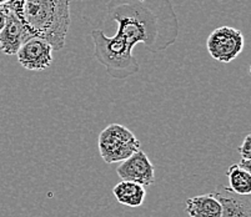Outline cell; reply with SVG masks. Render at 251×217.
<instances>
[{"mask_svg":"<svg viewBox=\"0 0 251 217\" xmlns=\"http://www.w3.org/2000/svg\"><path fill=\"white\" fill-rule=\"evenodd\" d=\"M116 173L122 181L135 182L144 187L155 182V168L143 150L120 162L116 168Z\"/></svg>","mask_w":251,"mask_h":217,"instance_id":"obj_5","label":"cell"},{"mask_svg":"<svg viewBox=\"0 0 251 217\" xmlns=\"http://www.w3.org/2000/svg\"><path fill=\"white\" fill-rule=\"evenodd\" d=\"M229 179V189L240 196H249L251 193V173L246 172L237 164L230 166L226 171Z\"/></svg>","mask_w":251,"mask_h":217,"instance_id":"obj_11","label":"cell"},{"mask_svg":"<svg viewBox=\"0 0 251 217\" xmlns=\"http://www.w3.org/2000/svg\"><path fill=\"white\" fill-rule=\"evenodd\" d=\"M237 152L240 154L241 159L251 160V135L248 134L244 138L241 145L237 147Z\"/></svg>","mask_w":251,"mask_h":217,"instance_id":"obj_12","label":"cell"},{"mask_svg":"<svg viewBox=\"0 0 251 217\" xmlns=\"http://www.w3.org/2000/svg\"><path fill=\"white\" fill-rule=\"evenodd\" d=\"M13 0H0V6H5L8 4H10Z\"/></svg>","mask_w":251,"mask_h":217,"instance_id":"obj_15","label":"cell"},{"mask_svg":"<svg viewBox=\"0 0 251 217\" xmlns=\"http://www.w3.org/2000/svg\"><path fill=\"white\" fill-rule=\"evenodd\" d=\"M113 193L119 203L129 207H140L147 197L145 187L130 181H120L116 184Z\"/></svg>","mask_w":251,"mask_h":217,"instance_id":"obj_10","label":"cell"},{"mask_svg":"<svg viewBox=\"0 0 251 217\" xmlns=\"http://www.w3.org/2000/svg\"><path fill=\"white\" fill-rule=\"evenodd\" d=\"M245 45L244 34L237 29L224 25L211 31L206 40L210 56L223 64H229L240 55Z\"/></svg>","mask_w":251,"mask_h":217,"instance_id":"obj_4","label":"cell"},{"mask_svg":"<svg viewBox=\"0 0 251 217\" xmlns=\"http://www.w3.org/2000/svg\"><path fill=\"white\" fill-rule=\"evenodd\" d=\"M29 39L30 36L28 31L25 30L19 19L9 10L5 26L0 31V51H3L5 55H17L20 48Z\"/></svg>","mask_w":251,"mask_h":217,"instance_id":"obj_7","label":"cell"},{"mask_svg":"<svg viewBox=\"0 0 251 217\" xmlns=\"http://www.w3.org/2000/svg\"><path fill=\"white\" fill-rule=\"evenodd\" d=\"M8 8L6 6H0V31L3 30L4 26L6 24V19H8Z\"/></svg>","mask_w":251,"mask_h":217,"instance_id":"obj_13","label":"cell"},{"mask_svg":"<svg viewBox=\"0 0 251 217\" xmlns=\"http://www.w3.org/2000/svg\"><path fill=\"white\" fill-rule=\"evenodd\" d=\"M111 20L118 23L115 35L91 31L94 56L113 79L124 80L140 70L133 49L144 44L160 52L176 42L180 25L170 0H110L106 5Z\"/></svg>","mask_w":251,"mask_h":217,"instance_id":"obj_1","label":"cell"},{"mask_svg":"<svg viewBox=\"0 0 251 217\" xmlns=\"http://www.w3.org/2000/svg\"><path fill=\"white\" fill-rule=\"evenodd\" d=\"M100 156L106 164L123 162L141 150L134 132L120 124H111L99 135Z\"/></svg>","mask_w":251,"mask_h":217,"instance_id":"obj_3","label":"cell"},{"mask_svg":"<svg viewBox=\"0 0 251 217\" xmlns=\"http://www.w3.org/2000/svg\"><path fill=\"white\" fill-rule=\"evenodd\" d=\"M19 19L30 38H40L52 50L65 47L72 24L70 0H13L5 5Z\"/></svg>","mask_w":251,"mask_h":217,"instance_id":"obj_2","label":"cell"},{"mask_svg":"<svg viewBox=\"0 0 251 217\" xmlns=\"http://www.w3.org/2000/svg\"><path fill=\"white\" fill-rule=\"evenodd\" d=\"M185 210L190 217H221L223 207L213 193L190 197L185 202Z\"/></svg>","mask_w":251,"mask_h":217,"instance_id":"obj_9","label":"cell"},{"mask_svg":"<svg viewBox=\"0 0 251 217\" xmlns=\"http://www.w3.org/2000/svg\"><path fill=\"white\" fill-rule=\"evenodd\" d=\"M237 165L240 166L243 170H245L246 172H251V160H244L241 159V161L237 164Z\"/></svg>","mask_w":251,"mask_h":217,"instance_id":"obj_14","label":"cell"},{"mask_svg":"<svg viewBox=\"0 0 251 217\" xmlns=\"http://www.w3.org/2000/svg\"><path fill=\"white\" fill-rule=\"evenodd\" d=\"M211 193L221 203V217H251V202L249 196L236 195L224 185L216 187Z\"/></svg>","mask_w":251,"mask_h":217,"instance_id":"obj_8","label":"cell"},{"mask_svg":"<svg viewBox=\"0 0 251 217\" xmlns=\"http://www.w3.org/2000/svg\"><path fill=\"white\" fill-rule=\"evenodd\" d=\"M18 61L25 69L40 72L48 69L52 63V48L40 38H30L20 48Z\"/></svg>","mask_w":251,"mask_h":217,"instance_id":"obj_6","label":"cell"}]
</instances>
